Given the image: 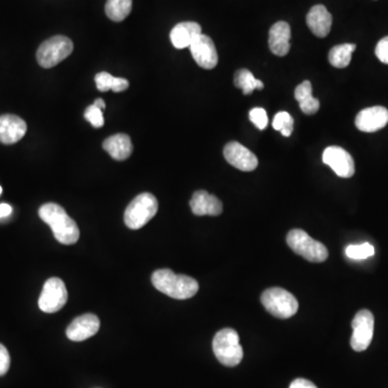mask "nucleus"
Returning a JSON list of instances; mask_svg holds the SVG:
<instances>
[{
  "label": "nucleus",
  "mask_w": 388,
  "mask_h": 388,
  "mask_svg": "<svg viewBox=\"0 0 388 388\" xmlns=\"http://www.w3.org/2000/svg\"><path fill=\"white\" fill-rule=\"evenodd\" d=\"M261 302L269 313L280 319H287L297 313L299 303L294 294L282 288H270L263 292Z\"/></svg>",
  "instance_id": "obj_6"
},
{
  "label": "nucleus",
  "mask_w": 388,
  "mask_h": 388,
  "mask_svg": "<svg viewBox=\"0 0 388 388\" xmlns=\"http://www.w3.org/2000/svg\"><path fill=\"white\" fill-rule=\"evenodd\" d=\"M289 388H317V386L309 380L297 379L290 384Z\"/></svg>",
  "instance_id": "obj_32"
},
{
  "label": "nucleus",
  "mask_w": 388,
  "mask_h": 388,
  "mask_svg": "<svg viewBox=\"0 0 388 388\" xmlns=\"http://www.w3.org/2000/svg\"><path fill=\"white\" fill-rule=\"evenodd\" d=\"M190 206L196 216H219L223 210L221 201L204 190L194 192L190 201Z\"/></svg>",
  "instance_id": "obj_16"
},
{
  "label": "nucleus",
  "mask_w": 388,
  "mask_h": 388,
  "mask_svg": "<svg viewBox=\"0 0 388 388\" xmlns=\"http://www.w3.org/2000/svg\"><path fill=\"white\" fill-rule=\"evenodd\" d=\"M376 56L382 63L388 64V36L384 37L376 44Z\"/></svg>",
  "instance_id": "obj_30"
},
{
  "label": "nucleus",
  "mask_w": 388,
  "mask_h": 388,
  "mask_svg": "<svg viewBox=\"0 0 388 388\" xmlns=\"http://www.w3.org/2000/svg\"><path fill=\"white\" fill-rule=\"evenodd\" d=\"M323 161L329 165L339 177L351 178L355 174V162L352 155L339 146L326 148L323 153Z\"/></svg>",
  "instance_id": "obj_10"
},
{
  "label": "nucleus",
  "mask_w": 388,
  "mask_h": 388,
  "mask_svg": "<svg viewBox=\"0 0 388 388\" xmlns=\"http://www.w3.org/2000/svg\"><path fill=\"white\" fill-rule=\"evenodd\" d=\"M312 83L305 80L301 85H298L294 91V97L299 103L300 108L305 115H315L319 111L321 104L319 101L312 94Z\"/></svg>",
  "instance_id": "obj_21"
},
{
  "label": "nucleus",
  "mask_w": 388,
  "mask_h": 388,
  "mask_svg": "<svg viewBox=\"0 0 388 388\" xmlns=\"http://www.w3.org/2000/svg\"><path fill=\"white\" fill-rule=\"evenodd\" d=\"M152 284L162 294L177 300L190 299L199 292V282L187 275L175 274L169 269L155 271Z\"/></svg>",
  "instance_id": "obj_2"
},
{
  "label": "nucleus",
  "mask_w": 388,
  "mask_h": 388,
  "mask_svg": "<svg viewBox=\"0 0 388 388\" xmlns=\"http://www.w3.org/2000/svg\"><path fill=\"white\" fill-rule=\"evenodd\" d=\"M346 256L354 260H364L374 256V247L371 244L364 243L360 245H350L345 249Z\"/></svg>",
  "instance_id": "obj_27"
},
{
  "label": "nucleus",
  "mask_w": 388,
  "mask_h": 388,
  "mask_svg": "<svg viewBox=\"0 0 388 388\" xmlns=\"http://www.w3.org/2000/svg\"><path fill=\"white\" fill-rule=\"evenodd\" d=\"M1 192H3V188H1V187H0V194H1Z\"/></svg>",
  "instance_id": "obj_35"
},
{
  "label": "nucleus",
  "mask_w": 388,
  "mask_h": 388,
  "mask_svg": "<svg viewBox=\"0 0 388 388\" xmlns=\"http://www.w3.org/2000/svg\"><path fill=\"white\" fill-rule=\"evenodd\" d=\"M74 44L68 37H51L37 50V62L44 68H52L73 53Z\"/></svg>",
  "instance_id": "obj_7"
},
{
  "label": "nucleus",
  "mask_w": 388,
  "mask_h": 388,
  "mask_svg": "<svg viewBox=\"0 0 388 388\" xmlns=\"http://www.w3.org/2000/svg\"><path fill=\"white\" fill-rule=\"evenodd\" d=\"M85 120L89 121L93 128H99L104 126L105 120L104 116H103V110L97 108L95 105H91L85 109Z\"/></svg>",
  "instance_id": "obj_28"
},
{
  "label": "nucleus",
  "mask_w": 388,
  "mask_h": 388,
  "mask_svg": "<svg viewBox=\"0 0 388 388\" xmlns=\"http://www.w3.org/2000/svg\"><path fill=\"white\" fill-rule=\"evenodd\" d=\"M249 119L257 128L264 130L268 126L269 119L267 111L263 108H253L249 111Z\"/></svg>",
  "instance_id": "obj_29"
},
{
  "label": "nucleus",
  "mask_w": 388,
  "mask_h": 388,
  "mask_svg": "<svg viewBox=\"0 0 388 388\" xmlns=\"http://www.w3.org/2000/svg\"><path fill=\"white\" fill-rule=\"evenodd\" d=\"M292 31L288 23H275L270 29L269 47L272 53L278 56H285L289 53Z\"/></svg>",
  "instance_id": "obj_18"
},
{
  "label": "nucleus",
  "mask_w": 388,
  "mask_h": 388,
  "mask_svg": "<svg viewBox=\"0 0 388 388\" xmlns=\"http://www.w3.org/2000/svg\"><path fill=\"white\" fill-rule=\"evenodd\" d=\"M97 108L101 109V110H104L106 108V104H105L104 99H95L94 104Z\"/></svg>",
  "instance_id": "obj_34"
},
{
  "label": "nucleus",
  "mask_w": 388,
  "mask_h": 388,
  "mask_svg": "<svg viewBox=\"0 0 388 388\" xmlns=\"http://www.w3.org/2000/svg\"><path fill=\"white\" fill-rule=\"evenodd\" d=\"M132 6V0H107L105 12L111 21L121 22L128 17Z\"/></svg>",
  "instance_id": "obj_25"
},
{
  "label": "nucleus",
  "mask_w": 388,
  "mask_h": 388,
  "mask_svg": "<svg viewBox=\"0 0 388 388\" xmlns=\"http://www.w3.org/2000/svg\"><path fill=\"white\" fill-rule=\"evenodd\" d=\"M39 217L53 231L56 241L64 245H73L80 237L79 228L66 210L56 203H48L39 208Z\"/></svg>",
  "instance_id": "obj_1"
},
{
  "label": "nucleus",
  "mask_w": 388,
  "mask_h": 388,
  "mask_svg": "<svg viewBox=\"0 0 388 388\" xmlns=\"http://www.w3.org/2000/svg\"><path fill=\"white\" fill-rule=\"evenodd\" d=\"M103 148L117 161H124L132 155L133 144L130 136L126 134H116L103 142Z\"/></svg>",
  "instance_id": "obj_20"
},
{
  "label": "nucleus",
  "mask_w": 388,
  "mask_h": 388,
  "mask_svg": "<svg viewBox=\"0 0 388 388\" xmlns=\"http://www.w3.org/2000/svg\"><path fill=\"white\" fill-rule=\"evenodd\" d=\"M202 34V27L196 22H181L171 29L169 38L176 49L189 48L193 40Z\"/></svg>",
  "instance_id": "obj_19"
},
{
  "label": "nucleus",
  "mask_w": 388,
  "mask_h": 388,
  "mask_svg": "<svg viewBox=\"0 0 388 388\" xmlns=\"http://www.w3.org/2000/svg\"><path fill=\"white\" fill-rule=\"evenodd\" d=\"M273 128L275 130H280L285 137H289L294 130V118L288 114L287 111H280L275 115Z\"/></svg>",
  "instance_id": "obj_26"
},
{
  "label": "nucleus",
  "mask_w": 388,
  "mask_h": 388,
  "mask_svg": "<svg viewBox=\"0 0 388 388\" xmlns=\"http://www.w3.org/2000/svg\"><path fill=\"white\" fill-rule=\"evenodd\" d=\"M212 351L220 364L226 366H237L243 360V347L239 344V333L234 329L224 328L216 333Z\"/></svg>",
  "instance_id": "obj_3"
},
{
  "label": "nucleus",
  "mask_w": 388,
  "mask_h": 388,
  "mask_svg": "<svg viewBox=\"0 0 388 388\" xmlns=\"http://www.w3.org/2000/svg\"><path fill=\"white\" fill-rule=\"evenodd\" d=\"M68 294L63 280L52 278L47 280L39 298V309L44 313H56L63 309L67 302Z\"/></svg>",
  "instance_id": "obj_9"
},
{
  "label": "nucleus",
  "mask_w": 388,
  "mask_h": 388,
  "mask_svg": "<svg viewBox=\"0 0 388 388\" xmlns=\"http://www.w3.org/2000/svg\"><path fill=\"white\" fill-rule=\"evenodd\" d=\"M234 85L241 89L245 95L251 94L255 90H263V87H264L262 81L256 79L253 73H251L248 69H245V68H242L235 73Z\"/></svg>",
  "instance_id": "obj_23"
},
{
  "label": "nucleus",
  "mask_w": 388,
  "mask_h": 388,
  "mask_svg": "<svg viewBox=\"0 0 388 388\" xmlns=\"http://www.w3.org/2000/svg\"><path fill=\"white\" fill-rule=\"evenodd\" d=\"M95 83L96 87L101 92H107L109 90L116 92H124L130 87L128 80L124 78H117L111 76L110 74L103 71L95 76Z\"/></svg>",
  "instance_id": "obj_24"
},
{
  "label": "nucleus",
  "mask_w": 388,
  "mask_h": 388,
  "mask_svg": "<svg viewBox=\"0 0 388 388\" xmlns=\"http://www.w3.org/2000/svg\"><path fill=\"white\" fill-rule=\"evenodd\" d=\"M224 159L235 169L251 171L258 167V159L251 150L237 142H231L223 149Z\"/></svg>",
  "instance_id": "obj_12"
},
{
  "label": "nucleus",
  "mask_w": 388,
  "mask_h": 388,
  "mask_svg": "<svg viewBox=\"0 0 388 388\" xmlns=\"http://www.w3.org/2000/svg\"><path fill=\"white\" fill-rule=\"evenodd\" d=\"M287 244L294 253L310 262H323L329 256L327 247L312 239L303 230H292L287 235Z\"/></svg>",
  "instance_id": "obj_5"
},
{
  "label": "nucleus",
  "mask_w": 388,
  "mask_h": 388,
  "mask_svg": "<svg viewBox=\"0 0 388 388\" xmlns=\"http://www.w3.org/2000/svg\"><path fill=\"white\" fill-rule=\"evenodd\" d=\"M159 203L151 193H142L128 204L124 212L126 227L138 230L157 215Z\"/></svg>",
  "instance_id": "obj_4"
},
{
  "label": "nucleus",
  "mask_w": 388,
  "mask_h": 388,
  "mask_svg": "<svg viewBox=\"0 0 388 388\" xmlns=\"http://www.w3.org/2000/svg\"><path fill=\"white\" fill-rule=\"evenodd\" d=\"M99 326L101 323L96 315L85 314L74 319L73 323L68 326L66 335L69 340L81 342L96 335Z\"/></svg>",
  "instance_id": "obj_14"
},
{
  "label": "nucleus",
  "mask_w": 388,
  "mask_h": 388,
  "mask_svg": "<svg viewBox=\"0 0 388 388\" xmlns=\"http://www.w3.org/2000/svg\"><path fill=\"white\" fill-rule=\"evenodd\" d=\"M388 124V110L385 107L374 106L362 109L355 119V126L364 133H373L385 128Z\"/></svg>",
  "instance_id": "obj_13"
},
{
  "label": "nucleus",
  "mask_w": 388,
  "mask_h": 388,
  "mask_svg": "<svg viewBox=\"0 0 388 388\" xmlns=\"http://www.w3.org/2000/svg\"><path fill=\"white\" fill-rule=\"evenodd\" d=\"M189 48L193 58L200 67L212 69L217 66V50L210 37L204 34L199 35Z\"/></svg>",
  "instance_id": "obj_11"
},
{
  "label": "nucleus",
  "mask_w": 388,
  "mask_h": 388,
  "mask_svg": "<svg viewBox=\"0 0 388 388\" xmlns=\"http://www.w3.org/2000/svg\"><path fill=\"white\" fill-rule=\"evenodd\" d=\"M356 50V44H343L333 47L329 52L328 60L335 68H345L350 65L352 54Z\"/></svg>",
  "instance_id": "obj_22"
},
{
  "label": "nucleus",
  "mask_w": 388,
  "mask_h": 388,
  "mask_svg": "<svg viewBox=\"0 0 388 388\" xmlns=\"http://www.w3.org/2000/svg\"><path fill=\"white\" fill-rule=\"evenodd\" d=\"M11 212H12L11 206L8 205V204H0V219L11 215Z\"/></svg>",
  "instance_id": "obj_33"
},
{
  "label": "nucleus",
  "mask_w": 388,
  "mask_h": 388,
  "mask_svg": "<svg viewBox=\"0 0 388 388\" xmlns=\"http://www.w3.org/2000/svg\"><path fill=\"white\" fill-rule=\"evenodd\" d=\"M353 335L351 346L355 352H364L373 338L374 316L368 310H362L352 321Z\"/></svg>",
  "instance_id": "obj_8"
},
{
  "label": "nucleus",
  "mask_w": 388,
  "mask_h": 388,
  "mask_svg": "<svg viewBox=\"0 0 388 388\" xmlns=\"http://www.w3.org/2000/svg\"><path fill=\"white\" fill-rule=\"evenodd\" d=\"M306 24L315 36L325 38L330 33L331 26H332V15L325 6H314L306 15Z\"/></svg>",
  "instance_id": "obj_17"
},
{
  "label": "nucleus",
  "mask_w": 388,
  "mask_h": 388,
  "mask_svg": "<svg viewBox=\"0 0 388 388\" xmlns=\"http://www.w3.org/2000/svg\"><path fill=\"white\" fill-rule=\"evenodd\" d=\"M10 368V355L7 348L0 344V376H5Z\"/></svg>",
  "instance_id": "obj_31"
},
{
  "label": "nucleus",
  "mask_w": 388,
  "mask_h": 388,
  "mask_svg": "<svg viewBox=\"0 0 388 388\" xmlns=\"http://www.w3.org/2000/svg\"><path fill=\"white\" fill-rule=\"evenodd\" d=\"M27 132L26 122L15 115L0 116V142L12 145L24 137Z\"/></svg>",
  "instance_id": "obj_15"
}]
</instances>
